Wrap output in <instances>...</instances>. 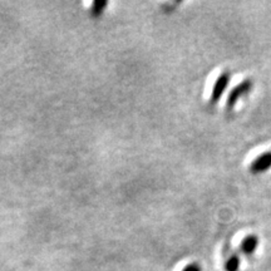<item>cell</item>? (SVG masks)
<instances>
[{
  "mask_svg": "<svg viewBox=\"0 0 271 271\" xmlns=\"http://www.w3.org/2000/svg\"><path fill=\"white\" fill-rule=\"evenodd\" d=\"M252 85L254 83L251 79H245L240 84L233 87L232 89L230 91L229 97H227V108H232L241 97L246 96V94L252 89Z\"/></svg>",
  "mask_w": 271,
  "mask_h": 271,
  "instance_id": "cell-1",
  "label": "cell"
},
{
  "mask_svg": "<svg viewBox=\"0 0 271 271\" xmlns=\"http://www.w3.org/2000/svg\"><path fill=\"white\" fill-rule=\"evenodd\" d=\"M230 78H231V74H230V72H227V70L226 72L221 73L218 77L215 84H213L212 92H211V96H210V103L211 104L218 103L219 99L221 98L222 94H224L225 91H226L227 85H229Z\"/></svg>",
  "mask_w": 271,
  "mask_h": 271,
  "instance_id": "cell-2",
  "label": "cell"
},
{
  "mask_svg": "<svg viewBox=\"0 0 271 271\" xmlns=\"http://www.w3.org/2000/svg\"><path fill=\"white\" fill-rule=\"evenodd\" d=\"M270 167H271V150L256 157V158L251 162L249 170L251 173L258 175V173H262L265 172V171H267Z\"/></svg>",
  "mask_w": 271,
  "mask_h": 271,
  "instance_id": "cell-3",
  "label": "cell"
},
{
  "mask_svg": "<svg viewBox=\"0 0 271 271\" xmlns=\"http://www.w3.org/2000/svg\"><path fill=\"white\" fill-rule=\"evenodd\" d=\"M259 245V238L256 235H249L244 239L240 245V249L246 255H251L255 252L256 247Z\"/></svg>",
  "mask_w": 271,
  "mask_h": 271,
  "instance_id": "cell-4",
  "label": "cell"
},
{
  "mask_svg": "<svg viewBox=\"0 0 271 271\" xmlns=\"http://www.w3.org/2000/svg\"><path fill=\"white\" fill-rule=\"evenodd\" d=\"M107 5L108 2H105V0H96V2H93L92 7H91V15L94 16V18L102 15Z\"/></svg>",
  "mask_w": 271,
  "mask_h": 271,
  "instance_id": "cell-5",
  "label": "cell"
},
{
  "mask_svg": "<svg viewBox=\"0 0 271 271\" xmlns=\"http://www.w3.org/2000/svg\"><path fill=\"white\" fill-rule=\"evenodd\" d=\"M225 267H226L227 271H238L239 267H240V259L238 256H231Z\"/></svg>",
  "mask_w": 271,
  "mask_h": 271,
  "instance_id": "cell-6",
  "label": "cell"
},
{
  "mask_svg": "<svg viewBox=\"0 0 271 271\" xmlns=\"http://www.w3.org/2000/svg\"><path fill=\"white\" fill-rule=\"evenodd\" d=\"M182 271H201V267H200L198 264H188L187 266H185V269Z\"/></svg>",
  "mask_w": 271,
  "mask_h": 271,
  "instance_id": "cell-7",
  "label": "cell"
}]
</instances>
